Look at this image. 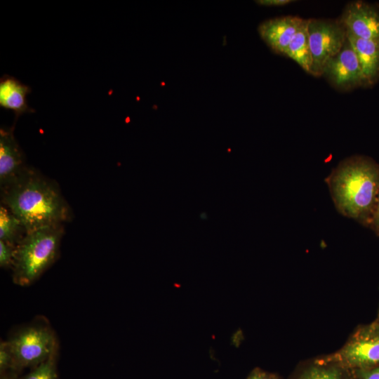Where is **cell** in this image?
<instances>
[{
	"mask_svg": "<svg viewBox=\"0 0 379 379\" xmlns=\"http://www.w3.org/2000/svg\"><path fill=\"white\" fill-rule=\"evenodd\" d=\"M3 190V203L21 222L26 234L62 225L71 211L58 187L36 171L26 168Z\"/></svg>",
	"mask_w": 379,
	"mask_h": 379,
	"instance_id": "obj_1",
	"label": "cell"
},
{
	"mask_svg": "<svg viewBox=\"0 0 379 379\" xmlns=\"http://www.w3.org/2000/svg\"><path fill=\"white\" fill-rule=\"evenodd\" d=\"M325 182L337 211L368 227L379 193V164L364 156L350 157Z\"/></svg>",
	"mask_w": 379,
	"mask_h": 379,
	"instance_id": "obj_2",
	"label": "cell"
},
{
	"mask_svg": "<svg viewBox=\"0 0 379 379\" xmlns=\"http://www.w3.org/2000/svg\"><path fill=\"white\" fill-rule=\"evenodd\" d=\"M63 234L62 225L26 234L15 247L13 282L22 286L34 282L57 259Z\"/></svg>",
	"mask_w": 379,
	"mask_h": 379,
	"instance_id": "obj_3",
	"label": "cell"
},
{
	"mask_svg": "<svg viewBox=\"0 0 379 379\" xmlns=\"http://www.w3.org/2000/svg\"><path fill=\"white\" fill-rule=\"evenodd\" d=\"M351 371L379 364V323L358 326L337 351L321 357Z\"/></svg>",
	"mask_w": 379,
	"mask_h": 379,
	"instance_id": "obj_4",
	"label": "cell"
},
{
	"mask_svg": "<svg viewBox=\"0 0 379 379\" xmlns=\"http://www.w3.org/2000/svg\"><path fill=\"white\" fill-rule=\"evenodd\" d=\"M307 33L312 58L310 74L321 76L326 62L342 49L347 31L340 20L309 19Z\"/></svg>",
	"mask_w": 379,
	"mask_h": 379,
	"instance_id": "obj_5",
	"label": "cell"
},
{
	"mask_svg": "<svg viewBox=\"0 0 379 379\" xmlns=\"http://www.w3.org/2000/svg\"><path fill=\"white\" fill-rule=\"evenodd\" d=\"M15 368L38 366L56 353L57 342L48 327H27L8 340Z\"/></svg>",
	"mask_w": 379,
	"mask_h": 379,
	"instance_id": "obj_6",
	"label": "cell"
},
{
	"mask_svg": "<svg viewBox=\"0 0 379 379\" xmlns=\"http://www.w3.org/2000/svg\"><path fill=\"white\" fill-rule=\"evenodd\" d=\"M323 74L340 88L366 85L357 54L347 38L340 51L326 62Z\"/></svg>",
	"mask_w": 379,
	"mask_h": 379,
	"instance_id": "obj_7",
	"label": "cell"
},
{
	"mask_svg": "<svg viewBox=\"0 0 379 379\" xmlns=\"http://www.w3.org/2000/svg\"><path fill=\"white\" fill-rule=\"evenodd\" d=\"M339 20L354 36L379 41V11L375 6L362 1L350 2Z\"/></svg>",
	"mask_w": 379,
	"mask_h": 379,
	"instance_id": "obj_8",
	"label": "cell"
},
{
	"mask_svg": "<svg viewBox=\"0 0 379 379\" xmlns=\"http://www.w3.org/2000/svg\"><path fill=\"white\" fill-rule=\"evenodd\" d=\"M25 157L13 134V126L0 129V185L1 190L14 182L26 168Z\"/></svg>",
	"mask_w": 379,
	"mask_h": 379,
	"instance_id": "obj_9",
	"label": "cell"
},
{
	"mask_svg": "<svg viewBox=\"0 0 379 379\" xmlns=\"http://www.w3.org/2000/svg\"><path fill=\"white\" fill-rule=\"evenodd\" d=\"M305 20L292 15L270 19L259 25L258 32L274 52L284 55L288 44Z\"/></svg>",
	"mask_w": 379,
	"mask_h": 379,
	"instance_id": "obj_10",
	"label": "cell"
},
{
	"mask_svg": "<svg viewBox=\"0 0 379 379\" xmlns=\"http://www.w3.org/2000/svg\"><path fill=\"white\" fill-rule=\"evenodd\" d=\"M32 92V88L14 77L4 74L0 79V106L11 110L16 117L22 114L34 112V109L28 105L27 95Z\"/></svg>",
	"mask_w": 379,
	"mask_h": 379,
	"instance_id": "obj_11",
	"label": "cell"
},
{
	"mask_svg": "<svg viewBox=\"0 0 379 379\" xmlns=\"http://www.w3.org/2000/svg\"><path fill=\"white\" fill-rule=\"evenodd\" d=\"M347 38L357 54L366 85L373 84L379 77V41L360 39L347 31Z\"/></svg>",
	"mask_w": 379,
	"mask_h": 379,
	"instance_id": "obj_12",
	"label": "cell"
},
{
	"mask_svg": "<svg viewBox=\"0 0 379 379\" xmlns=\"http://www.w3.org/2000/svg\"><path fill=\"white\" fill-rule=\"evenodd\" d=\"M307 22L308 20H305L288 44L284 55L294 60L305 72L310 73L312 58L307 33Z\"/></svg>",
	"mask_w": 379,
	"mask_h": 379,
	"instance_id": "obj_13",
	"label": "cell"
},
{
	"mask_svg": "<svg viewBox=\"0 0 379 379\" xmlns=\"http://www.w3.org/2000/svg\"><path fill=\"white\" fill-rule=\"evenodd\" d=\"M350 371L338 364L320 358L316 359L295 379H351Z\"/></svg>",
	"mask_w": 379,
	"mask_h": 379,
	"instance_id": "obj_14",
	"label": "cell"
},
{
	"mask_svg": "<svg viewBox=\"0 0 379 379\" xmlns=\"http://www.w3.org/2000/svg\"><path fill=\"white\" fill-rule=\"evenodd\" d=\"M26 234L20 220L4 205L0 207V240L16 246Z\"/></svg>",
	"mask_w": 379,
	"mask_h": 379,
	"instance_id": "obj_15",
	"label": "cell"
},
{
	"mask_svg": "<svg viewBox=\"0 0 379 379\" xmlns=\"http://www.w3.org/2000/svg\"><path fill=\"white\" fill-rule=\"evenodd\" d=\"M55 354L36 366L25 379H57Z\"/></svg>",
	"mask_w": 379,
	"mask_h": 379,
	"instance_id": "obj_16",
	"label": "cell"
},
{
	"mask_svg": "<svg viewBox=\"0 0 379 379\" xmlns=\"http://www.w3.org/2000/svg\"><path fill=\"white\" fill-rule=\"evenodd\" d=\"M16 246L0 240V266L12 267L15 258Z\"/></svg>",
	"mask_w": 379,
	"mask_h": 379,
	"instance_id": "obj_17",
	"label": "cell"
},
{
	"mask_svg": "<svg viewBox=\"0 0 379 379\" xmlns=\"http://www.w3.org/2000/svg\"><path fill=\"white\" fill-rule=\"evenodd\" d=\"M8 368H15L13 354L8 340L1 342L0 344L1 371Z\"/></svg>",
	"mask_w": 379,
	"mask_h": 379,
	"instance_id": "obj_18",
	"label": "cell"
},
{
	"mask_svg": "<svg viewBox=\"0 0 379 379\" xmlns=\"http://www.w3.org/2000/svg\"><path fill=\"white\" fill-rule=\"evenodd\" d=\"M357 379H379V364L373 367L354 370Z\"/></svg>",
	"mask_w": 379,
	"mask_h": 379,
	"instance_id": "obj_19",
	"label": "cell"
},
{
	"mask_svg": "<svg viewBox=\"0 0 379 379\" xmlns=\"http://www.w3.org/2000/svg\"><path fill=\"white\" fill-rule=\"evenodd\" d=\"M368 227L379 237V193L373 211Z\"/></svg>",
	"mask_w": 379,
	"mask_h": 379,
	"instance_id": "obj_20",
	"label": "cell"
},
{
	"mask_svg": "<svg viewBox=\"0 0 379 379\" xmlns=\"http://www.w3.org/2000/svg\"><path fill=\"white\" fill-rule=\"evenodd\" d=\"M246 379H279L274 373L256 368L252 371Z\"/></svg>",
	"mask_w": 379,
	"mask_h": 379,
	"instance_id": "obj_21",
	"label": "cell"
},
{
	"mask_svg": "<svg viewBox=\"0 0 379 379\" xmlns=\"http://www.w3.org/2000/svg\"><path fill=\"white\" fill-rule=\"evenodd\" d=\"M295 1L292 0H258L256 3L262 6H278L291 4Z\"/></svg>",
	"mask_w": 379,
	"mask_h": 379,
	"instance_id": "obj_22",
	"label": "cell"
},
{
	"mask_svg": "<svg viewBox=\"0 0 379 379\" xmlns=\"http://www.w3.org/2000/svg\"><path fill=\"white\" fill-rule=\"evenodd\" d=\"M375 321L379 323V307H378L377 316H376V318H375Z\"/></svg>",
	"mask_w": 379,
	"mask_h": 379,
	"instance_id": "obj_23",
	"label": "cell"
},
{
	"mask_svg": "<svg viewBox=\"0 0 379 379\" xmlns=\"http://www.w3.org/2000/svg\"><path fill=\"white\" fill-rule=\"evenodd\" d=\"M3 379H6V378H3Z\"/></svg>",
	"mask_w": 379,
	"mask_h": 379,
	"instance_id": "obj_24",
	"label": "cell"
}]
</instances>
